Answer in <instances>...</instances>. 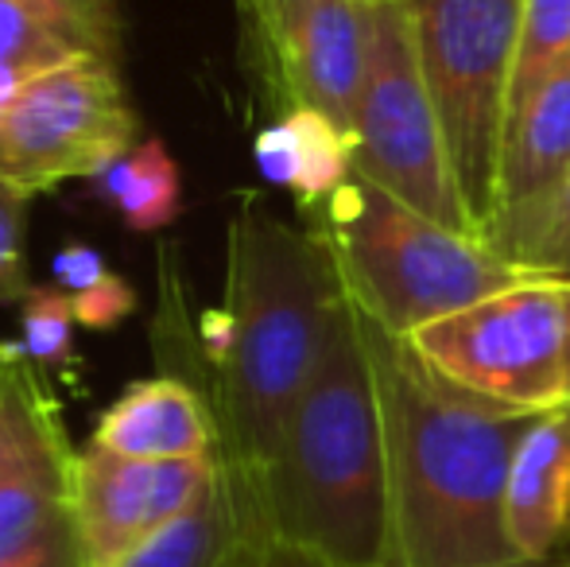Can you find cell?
I'll return each instance as SVG.
<instances>
[{
  "label": "cell",
  "mask_w": 570,
  "mask_h": 567,
  "mask_svg": "<svg viewBox=\"0 0 570 567\" xmlns=\"http://www.w3.org/2000/svg\"><path fill=\"white\" fill-rule=\"evenodd\" d=\"M342 295L338 268L311 229L287 226L256 198L240 203L229 222L226 300L203 319L210 365L203 397L218 428V470L264 529V482Z\"/></svg>",
  "instance_id": "obj_1"
},
{
  "label": "cell",
  "mask_w": 570,
  "mask_h": 567,
  "mask_svg": "<svg viewBox=\"0 0 570 567\" xmlns=\"http://www.w3.org/2000/svg\"><path fill=\"white\" fill-rule=\"evenodd\" d=\"M357 319L389 462V567H524L504 532V486L540 412L454 385L407 339Z\"/></svg>",
  "instance_id": "obj_2"
},
{
  "label": "cell",
  "mask_w": 570,
  "mask_h": 567,
  "mask_svg": "<svg viewBox=\"0 0 570 567\" xmlns=\"http://www.w3.org/2000/svg\"><path fill=\"white\" fill-rule=\"evenodd\" d=\"M279 548L318 567H389V462L376 378L350 295L264 482Z\"/></svg>",
  "instance_id": "obj_3"
},
{
  "label": "cell",
  "mask_w": 570,
  "mask_h": 567,
  "mask_svg": "<svg viewBox=\"0 0 570 567\" xmlns=\"http://www.w3.org/2000/svg\"><path fill=\"white\" fill-rule=\"evenodd\" d=\"M307 229L326 245L353 307L396 339L532 281L493 242L439 226L361 175L311 206Z\"/></svg>",
  "instance_id": "obj_4"
},
{
  "label": "cell",
  "mask_w": 570,
  "mask_h": 567,
  "mask_svg": "<svg viewBox=\"0 0 570 567\" xmlns=\"http://www.w3.org/2000/svg\"><path fill=\"white\" fill-rule=\"evenodd\" d=\"M458 198L493 242L524 0H404Z\"/></svg>",
  "instance_id": "obj_5"
},
{
  "label": "cell",
  "mask_w": 570,
  "mask_h": 567,
  "mask_svg": "<svg viewBox=\"0 0 570 567\" xmlns=\"http://www.w3.org/2000/svg\"><path fill=\"white\" fill-rule=\"evenodd\" d=\"M353 175L439 226L473 234L415 55L404 0H368V59L353 109Z\"/></svg>",
  "instance_id": "obj_6"
},
{
  "label": "cell",
  "mask_w": 570,
  "mask_h": 567,
  "mask_svg": "<svg viewBox=\"0 0 570 567\" xmlns=\"http://www.w3.org/2000/svg\"><path fill=\"white\" fill-rule=\"evenodd\" d=\"M415 350L454 385L512 409L570 404V287L520 281L412 334Z\"/></svg>",
  "instance_id": "obj_7"
},
{
  "label": "cell",
  "mask_w": 570,
  "mask_h": 567,
  "mask_svg": "<svg viewBox=\"0 0 570 567\" xmlns=\"http://www.w3.org/2000/svg\"><path fill=\"white\" fill-rule=\"evenodd\" d=\"M132 137L136 114L117 67L82 55L39 75L0 109V179L23 198L67 179H98Z\"/></svg>",
  "instance_id": "obj_8"
},
{
  "label": "cell",
  "mask_w": 570,
  "mask_h": 567,
  "mask_svg": "<svg viewBox=\"0 0 570 567\" xmlns=\"http://www.w3.org/2000/svg\"><path fill=\"white\" fill-rule=\"evenodd\" d=\"M245 59L279 114L315 109L350 137L368 59V0H237Z\"/></svg>",
  "instance_id": "obj_9"
},
{
  "label": "cell",
  "mask_w": 570,
  "mask_h": 567,
  "mask_svg": "<svg viewBox=\"0 0 570 567\" xmlns=\"http://www.w3.org/2000/svg\"><path fill=\"white\" fill-rule=\"evenodd\" d=\"M75 462L36 365L0 362V560L70 525Z\"/></svg>",
  "instance_id": "obj_10"
},
{
  "label": "cell",
  "mask_w": 570,
  "mask_h": 567,
  "mask_svg": "<svg viewBox=\"0 0 570 567\" xmlns=\"http://www.w3.org/2000/svg\"><path fill=\"white\" fill-rule=\"evenodd\" d=\"M218 478V459H120L101 447L75 462V537L86 567H120L183 517Z\"/></svg>",
  "instance_id": "obj_11"
},
{
  "label": "cell",
  "mask_w": 570,
  "mask_h": 567,
  "mask_svg": "<svg viewBox=\"0 0 570 567\" xmlns=\"http://www.w3.org/2000/svg\"><path fill=\"white\" fill-rule=\"evenodd\" d=\"M570 187V59L512 109L493 245L509 257Z\"/></svg>",
  "instance_id": "obj_12"
},
{
  "label": "cell",
  "mask_w": 570,
  "mask_h": 567,
  "mask_svg": "<svg viewBox=\"0 0 570 567\" xmlns=\"http://www.w3.org/2000/svg\"><path fill=\"white\" fill-rule=\"evenodd\" d=\"M504 532L520 564H548L570 540V404L524 431L504 486Z\"/></svg>",
  "instance_id": "obj_13"
},
{
  "label": "cell",
  "mask_w": 570,
  "mask_h": 567,
  "mask_svg": "<svg viewBox=\"0 0 570 567\" xmlns=\"http://www.w3.org/2000/svg\"><path fill=\"white\" fill-rule=\"evenodd\" d=\"M94 447L120 459H218V428L203 389L187 378L136 381L94 428Z\"/></svg>",
  "instance_id": "obj_14"
},
{
  "label": "cell",
  "mask_w": 570,
  "mask_h": 567,
  "mask_svg": "<svg viewBox=\"0 0 570 567\" xmlns=\"http://www.w3.org/2000/svg\"><path fill=\"white\" fill-rule=\"evenodd\" d=\"M276 540L218 470L210 490L120 567H253Z\"/></svg>",
  "instance_id": "obj_15"
},
{
  "label": "cell",
  "mask_w": 570,
  "mask_h": 567,
  "mask_svg": "<svg viewBox=\"0 0 570 567\" xmlns=\"http://www.w3.org/2000/svg\"><path fill=\"white\" fill-rule=\"evenodd\" d=\"M253 151L264 179L292 190L303 211L331 198L353 175V140L315 109L279 114L256 137Z\"/></svg>",
  "instance_id": "obj_16"
},
{
  "label": "cell",
  "mask_w": 570,
  "mask_h": 567,
  "mask_svg": "<svg viewBox=\"0 0 570 567\" xmlns=\"http://www.w3.org/2000/svg\"><path fill=\"white\" fill-rule=\"evenodd\" d=\"M98 195L125 218L128 229H164L179 214V167L159 137L132 144L94 179Z\"/></svg>",
  "instance_id": "obj_17"
},
{
  "label": "cell",
  "mask_w": 570,
  "mask_h": 567,
  "mask_svg": "<svg viewBox=\"0 0 570 567\" xmlns=\"http://www.w3.org/2000/svg\"><path fill=\"white\" fill-rule=\"evenodd\" d=\"M75 59H82L78 47L43 28L16 0H0V109L12 106L23 86L36 82L39 75Z\"/></svg>",
  "instance_id": "obj_18"
},
{
  "label": "cell",
  "mask_w": 570,
  "mask_h": 567,
  "mask_svg": "<svg viewBox=\"0 0 570 567\" xmlns=\"http://www.w3.org/2000/svg\"><path fill=\"white\" fill-rule=\"evenodd\" d=\"M75 307L55 284L28 287L20 300V342L0 350V362H28L36 370H62L75 362Z\"/></svg>",
  "instance_id": "obj_19"
},
{
  "label": "cell",
  "mask_w": 570,
  "mask_h": 567,
  "mask_svg": "<svg viewBox=\"0 0 570 567\" xmlns=\"http://www.w3.org/2000/svg\"><path fill=\"white\" fill-rule=\"evenodd\" d=\"M570 59V0H524L520 8L517 78H512V109L535 90L548 70Z\"/></svg>",
  "instance_id": "obj_20"
},
{
  "label": "cell",
  "mask_w": 570,
  "mask_h": 567,
  "mask_svg": "<svg viewBox=\"0 0 570 567\" xmlns=\"http://www.w3.org/2000/svg\"><path fill=\"white\" fill-rule=\"evenodd\" d=\"M43 28L62 36L70 47L98 59H117L120 51V8L117 0H16Z\"/></svg>",
  "instance_id": "obj_21"
},
{
  "label": "cell",
  "mask_w": 570,
  "mask_h": 567,
  "mask_svg": "<svg viewBox=\"0 0 570 567\" xmlns=\"http://www.w3.org/2000/svg\"><path fill=\"white\" fill-rule=\"evenodd\" d=\"M509 261L532 281H567L570 284V187L559 203L543 214V222L509 253Z\"/></svg>",
  "instance_id": "obj_22"
},
{
  "label": "cell",
  "mask_w": 570,
  "mask_h": 567,
  "mask_svg": "<svg viewBox=\"0 0 570 567\" xmlns=\"http://www.w3.org/2000/svg\"><path fill=\"white\" fill-rule=\"evenodd\" d=\"M23 203L28 198L0 179V307L28 295V261H23Z\"/></svg>",
  "instance_id": "obj_23"
},
{
  "label": "cell",
  "mask_w": 570,
  "mask_h": 567,
  "mask_svg": "<svg viewBox=\"0 0 570 567\" xmlns=\"http://www.w3.org/2000/svg\"><path fill=\"white\" fill-rule=\"evenodd\" d=\"M70 307H75L78 323L94 326V331H109V326H117L120 319L132 315L136 292L120 281L117 273H109L98 287H90V292H82V295H70Z\"/></svg>",
  "instance_id": "obj_24"
},
{
  "label": "cell",
  "mask_w": 570,
  "mask_h": 567,
  "mask_svg": "<svg viewBox=\"0 0 570 567\" xmlns=\"http://www.w3.org/2000/svg\"><path fill=\"white\" fill-rule=\"evenodd\" d=\"M106 276H109L106 261H101L98 253H94L90 245H82V242L62 245V250L55 253V261H51V284L62 287L67 295L90 292V287H98Z\"/></svg>",
  "instance_id": "obj_25"
},
{
  "label": "cell",
  "mask_w": 570,
  "mask_h": 567,
  "mask_svg": "<svg viewBox=\"0 0 570 567\" xmlns=\"http://www.w3.org/2000/svg\"><path fill=\"white\" fill-rule=\"evenodd\" d=\"M0 567H86L82 548H78V537H75V521L62 525L51 537H43L39 545L0 560Z\"/></svg>",
  "instance_id": "obj_26"
},
{
  "label": "cell",
  "mask_w": 570,
  "mask_h": 567,
  "mask_svg": "<svg viewBox=\"0 0 570 567\" xmlns=\"http://www.w3.org/2000/svg\"><path fill=\"white\" fill-rule=\"evenodd\" d=\"M253 567H318V564H311L307 556H299V553H292V548H268V553L261 556Z\"/></svg>",
  "instance_id": "obj_27"
},
{
  "label": "cell",
  "mask_w": 570,
  "mask_h": 567,
  "mask_svg": "<svg viewBox=\"0 0 570 567\" xmlns=\"http://www.w3.org/2000/svg\"><path fill=\"white\" fill-rule=\"evenodd\" d=\"M524 567H570V560H563V564H524Z\"/></svg>",
  "instance_id": "obj_28"
},
{
  "label": "cell",
  "mask_w": 570,
  "mask_h": 567,
  "mask_svg": "<svg viewBox=\"0 0 570 567\" xmlns=\"http://www.w3.org/2000/svg\"><path fill=\"white\" fill-rule=\"evenodd\" d=\"M563 284H567V281H563ZM567 287H570V284H567Z\"/></svg>",
  "instance_id": "obj_29"
}]
</instances>
